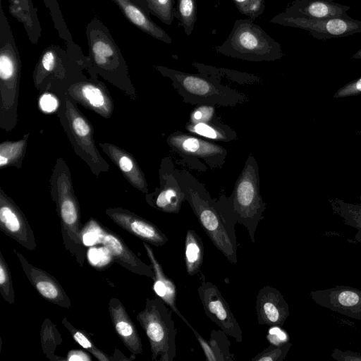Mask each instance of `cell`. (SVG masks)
Returning a JSON list of instances; mask_svg holds the SVG:
<instances>
[{
	"label": "cell",
	"mask_w": 361,
	"mask_h": 361,
	"mask_svg": "<svg viewBox=\"0 0 361 361\" xmlns=\"http://www.w3.org/2000/svg\"><path fill=\"white\" fill-rule=\"evenodd\" d=\"M174 173L198 222L214 245L232 264L237 258V224L229 209L226 196L213 199L205 186L189 172L174 167Z\"/></svg>",
	"instance_id": "6da1fadb"
},
{
	"label": "cell",
	"mask_w": 361,
	"mask_h": 361,
	"mask_svg": "<svg viewBox=\"0 0 361 361\" xmlns=\"http://www.w3.org/2000/svg\"><path fill=\"white\" fill-rule=\"evenodd\" d=\"M185 103L195 105L235 106L248 101L247 96L224 85L220 80L200 73H188L162 66H154Z\"/></svg>",
	"instance_id": "7a4b0ae2"
},
{
	"label": "cell",
	"mask_w": 361,
	"mask_h": 361,
	"mask_svg": "<svg viewBox=\"0 0 361 361\" xmlns=\"http://www.w3.org/2000/svg\"><path fill=\"white\" fill-rule=\"evenodd\" d=\"M215 50L224 56L252 62L281 59V44L252 19H238L228 38Z\"/></svg>",
	"instance_id": "3957f363"
},
{
	"label": "cell",
	"mask_w": 361,
	"mask_h": 361,
	"mask_svg": "<svg viewBox=\"0 0 361 361\" xmlns=\"http://www.w3.org/2000/svg\"><path fill=\"white\" fill-rule=\"evenodd\" d=\"M227 202L236 223L247 229L252 243L259 223L264 219L266 203L260 195L259 173L257 161L250 154L238 176Z\"/></svg>",
	"instance_id": "277c9868"
},
{
	"label": "cell",
	"mask_w": 361,
	"mask_h": 361,
	"mask_svg": "<svg viewBox=\"0 0 361 361\" xmlns=\"http://www.w3.org/2000/svg\"><path fill=\"white\" fill-rule=\"evenodd\" d=\"M172 312L159 297L148 298L136 316L147 337L153 361H173L176 355L177 329Z\"/></svg>",
	"instance_id": "5b68a950"
},
{
	"label": "cell",
	"mask_w": 361,
	"mask_h": 361,
	"mask_svg": "<svg viewBox=\"0 0 361 361\" xmlns=\"http://www.w3.org/2000/svg\"><path fill=\"white\" fill-rule=\"evenodd\" d=\"M85 34L89 53L86 68L110 77H126L125 60L108 27L94 17L87 23Z\"/></svg>",
	"instance_id": "8992f818"
},
{
	"label": "cell",
	"mask_w": 361,
	"mask_h": 361,
	"mask_svg": "<svg viewBox=\"0 0 361 361\" xmlns=\"http://www.w3.org/2000/svg\"><path fill=\"white\" fill-rule=\"evenodd\" d=\"M54 200L60 219L64 247L73 256L80 266L85 261V250L82 239V225L78 202L74 195L69 177H59Z\"/></svg>",
	"instance_id": "52a82bcc"
},
{
	"label": "cell",
	"mask_w": 361,
	"mask_h": 361,
	"mask_svg": "<svg viewBox=\"0 0 361 361\" xmlns=\"http://www.w3.org/2000/svg\"><path fill=\"white\" fill-rule=\"evenodd\" d=\"M166 142L189 168L197 171L221 169L228 154L226 149L220 145L178 130L171 133Z\"/></svg>",
	"instance_id": "ba28073f"
},
{
	"label": "cell",
	"mask_w": 361,
	"mask_h": 361,
	"mask_svg": "<svg viewBox=\"0 0 361 361\" xmlns=\"http://www.w3.org/2000/svg\"><path fill=\"white\" fill-rule=\"evenodd\" d=\"M270 22L305 30L319 40L343 37L361 32V21L351 17L310 18L288 15L283 11L273 17Z\"/></svg>",
	"instance_id": "9c48e42d"
},
{
	"label": "cell",
	"mask_w": 361,
	"mask_h": 361,
	"mask_svg": "<svg viewBox=\"0 0 361 361\" xmlns=\"http://www.w3.org/2000/svg\"><path fill=\"white\" fill-rule=\"evenodd\" d=\"M197 293L206 315L237 342L243 341L240 326L218 287L200 271Z\"/></svg>",
	"instance_id": "30bf717a"
},
{
	"label": "cell",
	"mask_w": 361,
	"mask_h": 361,
	"mask_svg": "<svg viewBox=\"0 0 361 361\" xmlns=\"http://www.w3.org/2000/svg\"><path fill=\"white\" fill-rule=\"evenodd\" d=\"M170 158L163 159L160 170V188L146 197L147 203L154 208L169 214L179 213L186 201L185 194L174 173Z\"/></svg>",
	"instance_id": "8fae6325"
},
{
	"label": "cell",
	"mask_w": 361,
	"mask_h": 361,
	"mask_svg": "<svg viewBox=\"0 0 361 361\" xmlns=\"http://www.w3.org/2000/svg\"><path fill=\"white\" fill-rule=\"evenodd\" d=\"M310 296L317 305L350 318L361 320V290L337 286L324 290H312Z\"/></svg>",
	"instance_id": "7c38bea8"
},
{
	"label": "cell",
	"mask_w": 361,
	"mask_h": 361,
	"mask_svg": "<svg viewBox=\"0 0 361 361\" xmlns=\"http://www.w3.org/2000/svg\"><path fill=\"white\" fill-rule=\"evenodd\" d=\"M0 228L23 247L34 251L37 243L33 230L18 206L1 191L0 195Z\"/></svg>",
	"instance_id": "4fadbf2b"
},
{
	"label": "cell",
	"mask_w": 361,
	"mask_h": 361,
	"mask_svg": "<svg viewBox=\"0 0 361 361\" xmlns=\"http://www.w3.org/2000/svg\"><path fill=\"white\" fill-rule=\"evenodd\" d=\"M13 252L32 286L46 300L63 308L71 307V301L59 281L46 271L32 264L18 250Z\"/></svg>",
	"instance_id": "5bb4252c"
},
{
	"label": "cell",
	"mask_w": 361,
	"mask_h": 361,
	"mask_svg": "<svg viewBox=\"0 0 361 361\" xmlns=\"http://www.w3.org/2000/svg\"><path fill=\"white\" fill-rule=\"evenodd\" d=\"M106 214L119 227L156 247L165 245L168 237L154 224L126 209L109 208Z\"/></svg>",
	"instance_id": "9a60e30c"
},
{
	"label": "cell",
	"mask_w": 361,
	"mask_h": 361,
	"mask_svg": "<svg viewBox=\"0 0 361 361\" xmlns=\"http://www.w3.org/2000/svg\"><path fill=\"white\" fill-rule=\"evenodd\" d=\"M257 322L261 325L283 326L290 315L289 306L281 292L265 286L256 296Z\"/></svg>",
	"instance_id": "2e32d148"
},
{
	"label": "cell",
	"mask_w": 361,
	"mask_h": 361,
	"mask_svg": "<svg viewBox=\"0 0 361 361\" xmlns=\"http://www.w3.org/2000/svg\"><path fill=\"white\" fill-rule=\"evenodd\" d=\"M101 243L108 250L113 260L128 271L153 280L154 271L152 264L141 260L122 238L109 228L102 226Z\"/></svg>",
	"instance_id": "e0dca14e"
},
{
	"label": "cell",
	"mask_w": 361,
	"mask_h": 361,
	"mask_svg": "<svg viewBox=\"0 0 361 361\" xmlns=\"http://www.w3.org/2000/svg\"><path fill=\"white\" fill-rule=\"evenodd\" d=\"M108 310L116 334L123 345L133 356L142 355L143 348L141 338L121 300L116 298H111Z\"/></svg>",
	"instance_id": "ac0fdd59"
},
{
	"label": "cell",
	"mask_w": 361,
	"mask_h": 361,
	"mask_svg": "<svg viewBox=\"0 0 361 361\" xmlns=\"http://www.w3.org/2000/svg\"><path fill=\"white\" fill-rule=\"evenodd\" d=\"M350 6L333 0H295L283 11L286 14L310 18H350Z\"/></svg>",
	"instance_id": "d6986e66"
},
{
	"label": "cell",
	"mask_w": 361,
	"mask_h": 361,
	"mask_svg": "<svg viewBox=\"0 0 361 361\" xmlns=\"http://www.w3.org/2000/svg\"><path fill=\"white\" fill-rule=\"evenodd\" d=\"M121 10L125 18L135 27L152 37L166 44L172 39L168 33L157 25L138 0H111Z\"/></svg>",
	"instance_id": "ffe728a7"
},
{
	"label": "cell",
	"mask_w": 361,
	"mask_h": 361,
	"mask_svg": "<svg viewBox=\"0 0 361 361\" xmlns=\"http://www.w3.org/2000/svg\"><path fill=\"white\" fill-rule=\"evenodd\" d=\"M142 245L154 271V277L153 279V290L154 293L173 312L181 318L191 329L192 326L180 313L177 307V289L173 281L165 274L161 264L155 256L154 250L149 244L143 242Z\"/></svg>",
	"instance_id": "44dd1931"
},
{
	"label": "cell",
	"mask_w": 361,
	"mask_h": 361,
	"mask_svg": "<svg viewBox=\"0 0 361 361\" xmlns=\"http://www.w3.org/2000/svg\"><path fill=\"white\" fill-rule=\"evenodd\" d=\"M9 13L23 24L28 39L36 44L42 33L37 8L32 0H8Z\"/></svg>",
	"instance_id": "7402d4cb"
},
{
	"label": "cell",
	"mask_w": 361,
	"mask_h": 361,
	"mask_svg": "<svg viewBox=\"0 0 361 361\" xmlns=\"http://www.w3.org/2000/svg\"><path fill=\"white\" fill-rule=\"evenodd\" d=\"M200 344L208 361H233L234 354L230 352L231 342L221 329L212 330L210 338L205 340L193 327L191 329Z\"/></svg>",
	"instance_id": "603a6c76"
},
{
	"label": "cell",
	"mask_w": 361,
	"mask_h": 361,
	"mask_svg": "<svg viewBox=\"0 0 361 361\" xmlns=\"http://www.w3.org/2000/svg\"><path fill=\"white\" fill-rule=\"evenodd\" d=\"M109 157L118 166L128 180L140 190L147 192L145 176L138 165L130 155L112 145H106Z\"/></svg>",
	"instance_id": "cb8c5ba5"
},
{
	"label": "cell",
	"mask_w": 361,
	"mask_h": 361,
	"mask_svg": "<svg viewBox=\"0 0 361 361\" xmlns=\"http://www.w3.org/2000/svg\"><path fill=\"white\" fill-rule=\"evenodd\" d=\"M185 129L190 133L218 142H228L237 139L235 130L218 118L209 122L192 123L188 121Z\"/></svg>",
	"instance_id": "d4e9b609"
},
{
	"label": "cell",
	"mask_w": 361,
	"mask_h": 361,
	"mask_svg": "<svg viewBox=\"0 0 361 361\" xmlns=\"http://www.w3.org/2000/svg\"><path fill=\"white\" fill-rule=\"evenodd\" d=\"M204 245L202 238L192 229H188L184 243V260L187 274L197 275L203 263Z\"/></svg>",
	"instance_id": "484cf974"
},
{
	"label": "cell",
	"mask_w": 361,
	"mask_h": 361,
	"mask_svg": "<svg viewBox=\"0 0 361 361\" xmlns=\"http://www.w3.org/2000/svg\"><path fill=\"white\" fill-rule=\"evenodd\" d=\"M191 65L194 66L198 73L220 80L221 78L228 79L231 82L238 84H254L261 82L262 78L258 75L240 72L224 68L214 67L193 61Z\"/></svg>",
	"instance_id": "4316f807"
},
{
	"label": "cell",
	"mask_w": 361,
	"mask_h": 361,
	"mask_svg": "<svg viewBox=\"0 0 361 361\" xmlns=\"http://www.w3.org/2000/svg\"><path fill=\"white\" fill-rule=\"evenodd\" d=\"M68 110L69 123L73 136L76 138L82 147L92 152L95 157V148L92 137V131L89 123L85 118L72 106L69 102H67Z\"/></svg>",
	"instance_id": "83f0119b"
},
{
	"label": "cell",
	"mask_w": 361,
	"mask_h": 361,
	"mask_svg": "<svg viewBox=\"0 0 361 361\" xmlns=\"http://www.w3.org/2000/svg\"><path fill=\"white\" fill-rule=\"evenodd\" d=\"M40 341L42 352L45 357L51 361H66V358L58 356L55 352L63 342L62 336L56 325L47 318L42 324Z\"/></svg>",
	"instance_id": "f1b7e54d"
},
{
	"label": "cell",
	"mask_w": 361,
	"mask_h": 361,
	"mask_svg": "<svg viewBox=\"0 0 361 361\" xmlns=\"http://www.w3.org/2000/svg\"><path fill=\"white\" fill-rule=\"evenodd\" d=\"M333 212L341 217L345 224L357 229L355 238L361 241V204L345 202L339 198L329 200Z\"/></svg>",
	"instance_id": "f546056e"
},
{
	"label": "cell",
	"mask_w": 361,
	"mask_h": 361,
	"mask_svg": "<svg viewBox=\"0 0 361 361\" xmlns=\"http://www.w3.org/2000/svg\"><path fill=\"white\" fill-rule=\"evenodd\" d=\"M61 323L68 331L73 338L85 350H87L94 357H95L99 361L111 360V357H109L108 355L96 346L85 331L75 327L66 317H63Z\"/></svg>",
	"instance_id": "4dcf8cb0"
},
{
	"label": "cell",
	"mask_w": 361,
	"mask_h": 361,
	"mask_svg": "<svg viewBox=\"0 0 361 361\" xmlns=\"http://www.w3.org/2000/svg\"><path fill=\"white\" fill-rule=\"evenodd\" d=\"M149 15L166 25H172L176 17L174 0H138Z\"/></svg>",
	"instance_id": "1f68e13d"
},
{
	"label": "cell",
	"mask_w": 361,
	"mask_h": 361,
	"mask_svg": "<svg viewBox=\"0 0 361 361\" xmlns=\"http://www.w3.org/2000/svg\"><path fill=\"white\" fill-rule=\"evenodd\" d=\"M80 90V97L93 109L101 114H106L108 111V102L102 90L91 82H82L75 86Z\"/></svg>",
	"instance_id": "d6a6232c"
},
{
	"label": "cell",
	"mask_w": 361,
	"mask_h": 361,
	"mask_svg": "<svg viewBox=\"0 0 361 361\" xmlns=\"http://www.w3.org/2000/svg\"><path fill=\"white\" fill-rule=\"evenodd\" d=\"M175 13L185 34L190 35L197 21L196 0H178Z\"/></svg>",
	"instance_id": "836d02e7"
},
{
	"label": "cell",
	"mask_w": 361,
	"mask_h": 361,
	"mask_svg": "<svg viewBox=\"0 0 361 361\" xmlns=\"http://www.w3.org/2000/svg\"><path fill=\"white\" fill-rule=\"evenodd\" d=\"M46 8L49 11L54 29L57 31L59 37L66 44L73 42L71 34L64 20L59 4L57 0H42Z\"/></svg>",
	"instance_id": "e575fe53"
},
{
	"label": "cell",
	"mask_w": 361,
	"mask_h": 361,
	"mask_svg": "<svg viewBox=\"0 0 361 361\" xmlns=\"http://www.w3.org/2000/svg\"><path fill=\"white\" fill-rule=\"evenodd\" d=\"M0 293L4 300L10 305L15 302V293L11 274L8 264L0 250Z\"/></svg>",
	"instance_id": "d590c367"
},
{
	"label": "cell",
	"mask_w": 361,
	"mask_h": 361,
	"mask_svg": "<svg viewBox=\"0 0 361 361\" xmlns=\"http://www.w3.org/2000/svg\"><path fill=\"white\" fill-rule=\"evenodd\" d=\"M26 138L18 142H6L0 146V166H7L16 161L23 154L26 145Z\"/></svg>",
	"instance_id": "8d00e7d4"
},
{
	"label": "cell",
	"mask_w": 361,
	"mask_h": 361,
	"mask_svg": "<svg viewBox=\"0 0 361 361\" xmlns=\"http://www.w3.org/2000/svg\"><path fill=\"white\" fill-rule=\"evenodd\" d=\"M291 345L289 342L280 346L269 344L267 348L252 357L251 361H283Z\"/></svg>",
	"instance_id": "74e56055"
},
{
	"label": "cell",
	"mask_w": 361,
	"mask_h": 361,
	"mask_svg": "<svg viewBox=\"0 0 361 361\" xmlns=\"http://www.w3.org/2000/svg\"><path fill=\"white\" fill-rule=\"evenodd\" d=\"M238 11L254 20L262 15L265 9L264 0H231Z\"/></svg>",
	"instance_id": "f35d334b"
},
{
	"label": "cell",
	"mask_w": 361,
	"mask_h": 361,
	"mask_svg": "<svg viewBox=\"0 0 361 361\" xmlns=\"http://www.w3.org/2000/svg\"><path fill=\"white\" fill-rule=\"evenodd\" d=\"M217 118L215 106L196 105L190 114L189 122L192 123L209 122Z\"/></svg>",
	"instance_id": "ab89813d"
},
{
	"label": "cell",
	"mask_w": 361,
	"mask_h": 361,
	"mask_svg": "<svg viewBox=\"0 0 361 361\" xmlns=\"http://www.w3.org/2000/svg\"><path fill=\"white\" fill-rule=\"evenodd\" d=\"M269 327L267 334V340L269 344L280 346L289 342V336L281 326H272Z\"/></svg>",
	"instance_id": "60d3db41"
},
{
	"label": "cell",
	"mask_w": 361,
	"mask_h": 361,
	"mask_svg": "<svg viewBox=\"0 0 361 361\" xmlns=\"http://www.w3.org/2000/svg\"><path fill=\"white\" fill-rule=\"evenodd\" d=\"M361 94V77L339 88L333 97L335 99L357 96Z\"/></svg>",
	"instance_id": "b9f144b4"
},
{
	"label": "cell",
	"mask_w": 361,
	"mask_h": 361,
	"mask_svg": "<svg viewBox=\"0 0 361 361\" xmlns=\"http://www.w3.org/2000/svg\"><path fill=\"white\" fill-rule=\"evenodd\" d=\"M41 109L47 113L54 111L58 107L57 99L51 94H44L39 99Z\"/></svg>",
	"instance_id": "7bdbcfd3"
},
{
	"label": "cell",
	"mask_w": 361,
	"mask_h": 361,
	"mask_svg": "<svg viewBox=\"0 0 361 361\" xmlns=\"http://www.w3.org/2000/svg\"><path fill=\"white\" fill-rule=\"evenodd\" d=\"M331 357L336 360L352 361L361 360V354L350 350H341L335 349L331 354Z\"/></svg>",
	"instance_id": "ee69618b"
},
{
	"label": "cell",
	"mask_w": 361,
	"mask_h": 361,
	"mask_svg": "<svg viewBox=\"0 0 361 361\" xmlns=\"http://www.w3.org/2000/svg\"><path fill=\"white\" fill-rule=\"evenodd\" d=\"M91 356L82 350H71L66 355V361H90Z\"/></svg>",
	"instance_id": "f6af8a7d"
},
{
	"label": "cell",
	"mask_w": 361,
	"mask_h": 361,
	"mask_svg": "<svg viewBox=\"0 0 361 361\" xmlns=\"http://www.w3.org/2000/svg\"><path fill=\"white\" fill-rule=\"evenodd\" d=\"M130 358L125 357L122 353L116 349L114 353V357H111V360H130Z\"/></svg>",
	"instance_id": "bcb514c9"
},
{
	"label": "cell",
	"mask_w": 361,
	"mask_h": 361,
	"mask_svg": "<svg viewBox=\"0 0 361 361\" xmlns=\"http://www.w3.org/2000/svg\"><path fill=\"white\" fill-rule=\"evenodd\" d=\"M352 59H361V49L357 51L352 56Z\"/></svg>",
	"instance_id": "7dc6e473"
},
{
	"label": "cell",
	"mask_w": 361,
	"mask_h": 361,
	"mask_svg": "<svg viewBox=\"0 0 361 361\" xmlns=\"http://www.w3.org/2000/svg\"><path fill=\"white\" fill-rule=\"evenodd\" d=\"M358 133L361 135V130L358 132Z\"/></svg>",
	"instance_id": "c3c4849f"
}]
</instances>
